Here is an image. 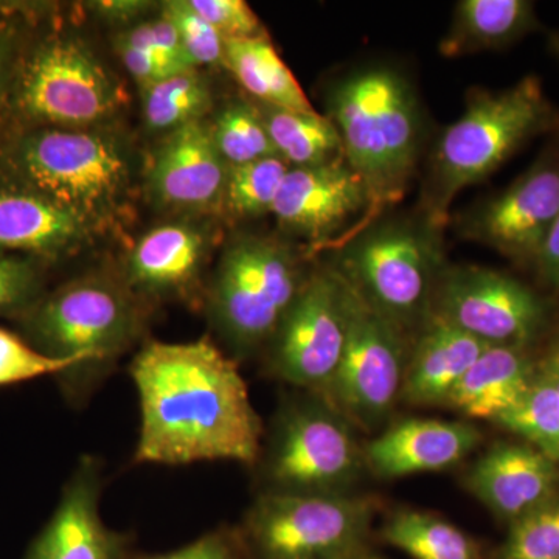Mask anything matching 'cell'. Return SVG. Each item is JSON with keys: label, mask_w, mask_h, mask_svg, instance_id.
<instances>
[{"label": "cell", "mask_w": 559, "mask_h": 559, "mask_svg": "<svg viewBox=\"0 0 559 559\" xmlns=\"http://www.w3.org/2000/svg\"><path fill=\"white\" fill-rule=\"evenodd\" d=\"M212 105L207 81L197 69L142 87L143 117L151 130L175 131L200 121Z\"/></svg>", "instance_id": "29"}, {"label": "cell", "mask_w": 559, "mask_h": 559, "mask_svg": "<svg viewBox=\"0 0 559 559\" xmlns=\"http://www.w3.org/2000/svg\"><path fill=\"white\" fill-rule=\"evenodd\" d=\"M341 278L344 352L322 400L355 428L370 432L384 423L401 399L409 360L406 330L374 308L347 277L341 274Z\"/></svg>", "instance_id": "10"}, {"label": "cell", "mask_w": 559, "mask_h": 559, "mask_svg": "<svg viewBox=\"0 0 559 559\" xmlns=\"http://www.w3.org/2000/svg\"><path fill=\"white\" fill-rule=\"evenodd\" d=\"M491 345L430 312L409 353L401 400L415 406H447L452 390Z\"/></svg>", "instance_id": "20"}, {"label": "cell", "mask_w": 559, "mask_h": 559, "mask_svg": "<svg viewBox=\"0 0 559 559\" xmlns=\"http://www.w3.org/2000/svg\"><path fill=\"white\" fill-rule=\"evenodd\" d=\"M21 319L25 341L44 355L84 359L68 384L79 396L87 377H98L139 340L146 310L124 280L90 275L40 297Z\"/></svg>", "instance_id": "4"}, {"label": "cell", "mask_w": 559, "mask_h": 559, "mask_svg": "<svg viewBox=\"0 0 559 559\" xmlns=\"http://www.w3.org/2000/svg\"><path fill=\"white\" fill-rule=\"evenodd\" d=\"M120 38L153 55L168 76L197 69L183 49L178 28L164 14L159 20L143 22L138 27L131 28Z\"/></svg>", "instance_id": "36"}, {"label": "cell", "mask_w": 559, "mask_h": 559, "mask_svg": "<svg viewBox=\"0 0 559 559\" xmlns=\"http://www.w3.org/2000/svg\"><path fill=\"white\" fill-rule=\"evenodd\" d=\"M377 509L347 492H261L240 533L253 559H359Z\"/></svg>", "instance_id": "6"}, {"label": "cell", "mask_w": 559, "mask_h": 559, "mask_svg": "<svg viewBox=\"0 0 559 559\" xmlns=\"http://www.w3.org/2000/svg\"><path fill=\"white\" fill-rule=\"evenodd\" d=\"M538 360L532 348L491 345L452 390L447 406L465 417L495 423L527 392Z\"/></svg>", "instance_id": "23"}, {"label": "cell", "mask_w": 559, "mask_h": 559, "mask_svg": "<svg viewBox=\"0 0 559 559\" xmlns=\"http://www.w3.org/2000/svg\"><path fill=\"white\" fill-rule=\"evenodd\" d=\"M84 367V359L53 358L44 355L31 342L0 326V388L38 380L43 377L76 374Z\"/></svg>", "instance_id": "33"}, {"label": "cell", "mask_w": 559, "mask_h": 559, "mask_svg": "<svg viewBox=\"0 0 559 559\" xmlns=\"http://www.w3.org/2000/svg\"><path fill=\"white\" fill-rule=\"evenodd\" d=\"M369 210V194L347 159L289 168L275 201V218L286 229L318 242L320 249H342Z\"/></svg>", "instance_id": "15"}, {"label": "cell", "mask_w": 559, "mask_h": 559, "mask_svg": "<svg viewBox=\"0 0 559 559\" xmlns=\"http://www.w3.org/2000/svg\"><path fill=\"white\" fill-rule=\"evenodd\" d=\"M491 559H559V495L510 524Z\"/></svg>", "instance_id": "32"}, {"label": "cell", "mask_w": 559, "mask_h": 559, "mask_svg": "<svg viewBox=\"0 0 559 559\" xmlns=\"http://www.w3.org/2000/svg\"><path fill=\"white\" fill-rule=\"evenodd\" d=\"M90 224L25 187H0V252L57 257L79 246Z\"/></svg>", "instance_id": "22"}, {"label": "cell", "mask_w": 559, "mask_h": 559, "mask_svg": "<svg viewBox=\"0 0 559 559\" xmlns=\"http://www.w3.org/2000/svg\"><path fill=\"white\" fill-rule=\"evenodd\" d=\"M465 481L474 498L510 525L559 495V463L525 441H496Z\"/></svg>", "instance_id": "17"}, {"label": "cell", "mask_w": 559, "mask_h": 559, "mask_svg": "<svg viewBox=\"0 0 559 559\" xmlns=\"http://www.w3.org/2000/svg\"><path fill=\"white\" fill-rule=\"evenodd\" d=\"M558 215L559 134H555L527 170L463 219L462 231L513 263L533 267Z\"/></svg>", "instance_id": "14"}, {"label": "cell", "mask_w": 559, "mask_h": 559, "mask_svg": "<svg viewBox=\"0 0 559 559\" xmlns=\"http://www.w3.org/2000/svg\"><path fill=\"white\" fill-rule=\"evenodd\" d=\"M224 66L261 105L301 112L316 110L267 35L226 40Z\"/></svg>", "instance_id": "25"}, {"label": "cell", "mask_w": 559, "mask_h": 559, "mask_svg": "<svg viewBox=\"0 0 559 559\" xmlns=\"http://www.w3.org/2000/svg\"><path fill=\"white\" fill-rule=\"evenodd\" d=\"M353 428L319 396L283 404L263 455L264 492H347L366 468Z\"/></svg>", "instance_id": "8"}, {"label": "cell", "mask_w": 559, "mask_h": 559, "mask_svg": "<svg viewBox=\"0 0 559 559\" xmlns=\"http://www.w3.org/2000/svg\"><path fill=\"white\" fill-rule=\"evenodd\" d=\"M227 173L212 128L193 121L164 140L151 165L150 187L162 204L201 212L223 205Z\"/></svg>", "instance_id": "18"}, {"label": "cell", "mask_w": 559, "mask_h": 559, "mask_svg": "<svg viewBox=\"0 0 559 559\" xmlns=\"http://www.w3.org/2000/svg\"><path fill=\"white\" fill-rule=\"evenodd\" d=\"M549 134H559V109L538 76H524L507 90L469 94L465 112L433 151L425 218L441 229L460 191L498 171L532 140Z\"/></svg>", "instance_id": "3"}, {"label": "cell", "mask_w": 559, "mask_h": 559, "mask_svg": "<svg viewBox=\"0 0 559 559\" xmlns=\"http://www.w3.org/2000/svg\"><path fill=\"white\" fill-rule=\"evenodd\" d=\"M557 47H558V51H559V38L557 39Z\"/></svg>", "instance_id": "45"}, {"label": "cell", "mask_w": 559, "mask_h": 559, "mask_svg": "<svg viewBox=\"0 0 559 559\" xmlns=\"http://www.w3.org/2000/svg\"><path fill=\"white\" fill-rule=\"evenodd\" d=\"M14 57L13 33L3 28L0 31V114H2L3 98L9 86L11 64Z\"/></svg>", "instance_id": "41"}, {"label": "cell", "mask_w": 559, "mask_h": 559, "mask_svg": "<svg viewBox=\"0 0 559 559\" xmlns=\"http://www.w3.org/2000/svg\"><path fill=\"white\" fill-rule=\"evenodd\" d=\"M14 105L46 128L90 127L120 103L119 90L94 55L75 39L51 38L27 55L14 76Z\"/></svg>", "instance_id": "11"}, {"label": "cell", "mask_w": 559, "mask_h": 559, "mask_svg": "<svg viewBox=\"0 0 559 559\" xmlns=\"http://www.w3.org/2000/svg\"><path fill=\"white\" fill-rule=\"evenodd\" d=\"M213 140L229 167L277 156L259 108L235 102L221 110L212 127Z\"/></svg>", "instance_id": "31"}, {"label": "cell", "mask_w": 559, "mask_h": 559, "mask_svg": "<svg viewBox=\"0 0 559 559\" xmlns=\"http://www.w3.org/2000/svg\"><path fill=\"white\" fill-rule=\"evenodd\" d=\"M305 280L285 246L240 238L224 252L210 286V318L238 356L248 355L271 341Z\"/></svg>", "instance_id": "7"}, {"label": "cell", "mask_w": 559, "mask_h": 559, "mask_svg": "<svg viewBox=\"0 0 559 559\" xmlns=\"http://www.w3.org/2000/svg\"><path fill=\"white\" fill-rule=\"evenodd\" d=\"M43 275L27 257L0 252V316L22 318L43 297Z\"/></svg>", "instance_id": "35"}, {"label": "cell", "mask_w": 559, "mask_h": 559, "mask_svg": "<svg viewBox=\"0 0 559 559\" xmlns=\"http://www.w3.org/2000/svg\"><path fill=\"white\" fill-rule=\"evenodd\" d=\"M289 165L270 156L229 167L223 205L237 218H255L272 213Z\"/></svg>", "instance_id": "30"}, {"label": "cell", "mask_w": 559, "mask_h": 559, "mask_svg": "<svg viewBox=\"0 0 559 559\" xmlns=\"http://www.w3.org/2000/svg\"><path fill=\"white\" fill-rule=\"evenodd\" d=\"M430 312L488 345L533 348L549 329L546 297L522 280L488 267H455L436 283Z\"/></svg>", "instance_id": "12"}, {"label": "cell", "mask_w": 559, "mask_h": 559, "mask_svg": "<svg viewBox=\"0 0 559 559\" xmlns=\"http://www.w3.org/2000/svg\"><path fill=\"white\" fill-rule=\"evenodd\" d=\"M164 16L178 28L183 49L194 68L198 66L224 64L226 40L207 21L202 20L189 2L175 0L164 3Z\"/></svg>", "instance_id": "34"}, {"label": "cell", "mask_w": 559, "mask_h": 559, "mask_svg": "<svg viewBox=\"0 0 559 559\" xmlns=\"http://www.w3.org/2000/svg\"><path fill=\"white\" fill-rule=\"evenodd\" d=\"M540 362H543L544 367L549 371L555 388H557L559 399V344L555 345L546 356H543Z\"/></svg>", "instance_id": "43"}, {"label": "cell", "mask_w": 559, "mask_h": 559, "mask_svg": "<svg viewBox=\"0 0 559 559\" xmlns=\"http://www.w3.org/2000/svg\"><path fill=\"white\" fill-rule=\"evenodd\" d=\"M329 106L345 159L369 194L356 238L406 194L417 170L421 114L411 84L389 68L349 73L331 90Z\"/></svg>", "instance_id": "2"}, {"label": "cell", "mask_w": 559, "mask_h": 559, "mask_svg": "<svg viewBox=\"0 0 559 559\" xmlns=\"http://www.w3.org/2000/svg\"><path fill=\"white\" fill-rule=\"evenodd\" d=\"M359 559H381L380 557H374V555L366 554L362 555Z\"/></svg>", "instance_id": "44"}, {"label": "cell", "mask_w": 559, "mask_h": 559, "mask_svg": "<svg viewBox=\"0 0 559 559\" xmlns=\"http://www.w3.org/2000/svg\"><path fill=\"white\" fill-rule=\"evenodd\" d=\"M381 536L412 559H481L476 539L450 521L426 511H395L382 525Z\"/></svg>", "instance_id": "27"}, {"label": "cell", "mask_w": 559, "mask_h": 559, "mask_svg": "<svg viewBox=\"0 0 559 559\" xmlns=\"http://www.w3.org/2000/svg\"><path fill=\"white\" fill-rule=\"evenodd\" d=\"M103 468L98 459L80 460L46 527L24 559H132L130 544L100 513Z\"/></svg>", "instance_id": "16"}, {"label": "cell", "mask_w": 559, "mask_h": 559, "mask_svg": "<svg viewBox=\"0 0 559 559\" xmlns=\"http://www.w3.org/2000/svg\"><path fill=\"white\" fill-rule=\"evenodd\" d=\"M495 423L559 463L558 392L540 358L527 392Z\"/></svg>", "instance_id": "28"}, {"label": "cell", "mask_w": 559, "mask_h": 559, "mask_svg": "<svg viewBox=\"0 0 559 559\" xmlns=\"http://www.w3.org/2000/svg\"><path fill=\"white\" fill-rule=\"evenodd\" d=\"M267 344L271 374L323 399L345 344L344 289L336 267L314 271L305 280Z\"/></svg>", "instance_id": "13"}, {"label": "cell", "mask_w": 559, "mask_h": 559, "mask_svg": "<svg viewBox=\"0 0 559 559\" xmlns=\"http://www.w3.org/2000/svg\"><path fill=\"white\" fill-rule=\"evenodd\" d=\"M146 3L140 2H100L98 10L108 14L109 17H128L134 16L140 10L145 9Z\"/></svg>", "instance_id": "42"}, {"label": "cell", "mask_w": 559, "mask_h": 559, "mask_svg": "<svg viewBox=\"0 0 559 559\" xmlns=\"http://www.w3.org/2000/svg\"><path fill=\"white\" fill-rule=\"evenodd\" d=\"M440 229L425 218L371 226L345 245L341 266L367 300L401 329L429 318L433 283L439 278Z\"/></svg>", "instance_id": "9"}, {"label": "cell", "mask_w": 559, "mask_h": 559, "mask_svg": "<svg viewBox=\"0 0 559 559\" xmlns=\"http://www.w3.org/2000/svg\"><path fill=\"white\" fill-rule=\"evenodd\" d=\"M207 245L197 227L168 224L143 235L128 259L124 282L139 297L189 296L204 266Z\"/></svg>", "instance_id": "21"}, {"label": "cell", "mask_w": 559, "mask_h": 559, "mask_svg": "<svg viewBox=\"0 0 559 559\" xmlns=\"http://www.w3.org/2000/svg\"><path fill=\"white\" fill-rule=\"evenodd\" d=\"M533 267L538 272L544 285L559 294V215L540 246Z\"/></svg>", "instance_id": "40"}, {"label": "cell", "mask_w": 559, "mask_h": 559, "mask_svg": "<svg viewBox=\"0 0 559 559\" xmlns=\"http://www.w3.org/2000/svg\"><path fill=\"white\" fill-rule=\"evenodd\" d=\"M260 112L275 154L290 168L329 164L344 156L340 131L329 117L261 105Z\"/></svg>", "instance_id": "26"}, {"label": "cell", "mask_w": 559, "mask_h": 559, "mask_svg": "<svg viewBox=\"0 0 559 559\" xmlns=\"http://www.w3.org/2000/svg\"><path fill=\"white\" fill-rule=\"evenodd\" d=\"M130 373L140 404L135 463L259 462L263 425L248 384L210 337L146 342Z\"/></svg>", "instance_id": "1"}, {"label": "cell", "mask_w": 559, "mask_h": 559, "mask_svg": "<svg viewBox=\"0 0 559 559\" xmlns=\"http://www.w3.org/2000/svg\"><path fill=\"white\" fill-rule=\"evenodd\" d=\"M480 440L469 423L404 419L364 447V460L382 479L439 473L468 457Z\"/></svg>", "instance_id": "19"}, {"label": "cell", "mask_w": 559, "mask_h": 559, "mask_svg": "<svg viewBox=\"0 0 559 559\" xmlns=\"http://www.w3.org/2000/svg\"><path fill=\"white\" fill-rule=\"evenodd\" d=\"M224 40L266 36L260 17L242 0H187Z\"/></svg>", "instance_id": "37"}, {"label": "cell", "mask_w": 559, "mask_h": 559, "mask_svg": "<svg viewBox=\"0 0 559 559\" xmlns=\"http://www.w3.org/2000/svg\"><path fill=\"white\" fill-rule=\"evenodd\" d=\"M132 559H253L240 530L216 528L186 546L165 554L142 555Z\"/></svg>", "instance_id": "38"}, {"label": "cell", "mask_w": 559, "mask_h": 559, "mask_svg": "<svg viewBox=\"0 0 559 559\" xmlns=\"http://www.w3.org/2000/svg\"><path fill=\"white\" fill-rule=\"evenodd\" d=\"M117 50L124 68L131 73L132 79L138 81L140 87L150 86L162 79H167L164 68L159 61L148 53V51L131 46L127 40L117 39Z\"/></svg>", "instance_id": "39"}, {"label": "cell", "mask_w": 559, "mask_h": 559, "mask_svg": "<svg viewBox=\"0 0 559 559\" xmlns=\"http://www.w3.org/2000/svg\"><path fill=\"white\" fill-rule=\"evenodd\" d=\"M538 28L536 5L530 0H462L440 40V53L459 58L506 49Z\"/></svg>", "instance_id": "24"}, {"label": "cell", "mask_w": 559, "mask_h": 559, "mask_svg": "<svg viewBox=\"0 0 559 559\" xmlns=\"http://www.w3.org/2000/svg\"><path fill=\"white\" fill-rule=\"evenodd\" d=\"M17 186L35 191L87 224L108 218L128 186L116 140L98 132L43 128L17 140L9 156Z\"/></svg>", "instance_id": "5"}]
</instances>
